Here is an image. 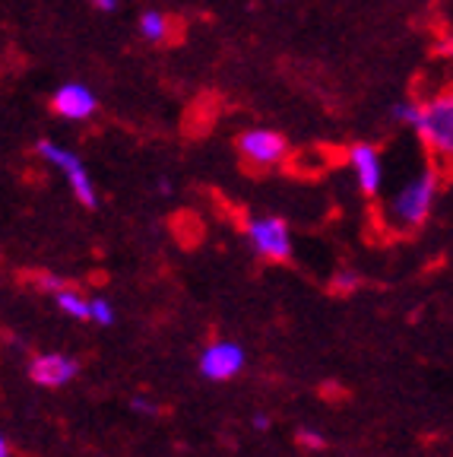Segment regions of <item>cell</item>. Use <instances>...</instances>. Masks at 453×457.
Wrapping results in <instances>:
<instances>
[{
	"instance_id": "cell-1",
	"label": "cell",
	"mask_w": 453,
	"mask_h": 457,
	"mask_svg": "<svg viewBox=\"0 0 453 457\" xmlns=\"http://www.w3.org/2000/svg\"><path fill=\"white\" fill-rule=\"evenodd\" d=\"M438 191H441V171L434 165H425V169L418 171V175H412L390 197L387 222L393 228H403V232L422 228L428 222V216H432L434 204H438Z\"/></svg>"
},
{
	"instance_id": "cell-2",
	"label": "cell",
	"mask_w": 453,
	"mask_h": 457,
	"mask_svg": "<svg viewBox=\"0 0 453 457\" xmlns=\"http://www.w3.org/2000/svg\"><path fill=\"white\" fill-rule=\"evenodd\" d=\"M418 140L425 143V150L434 159H450L453 153V96L441 93L434 99H428L425 105H418L416 121Z\"/></svg>"
},
{
	"instance_id": "cell-3",
	"label": "cell",
	"mask_w": 453,
	"mask_h": 457,
	"mask_svg": "<svg viewBox=\"0 0 453 457\" xmlns=\"http://www.w3.org/2000/svg\"><path fill=\"white\" fill-rule=\"evenodd\" d=\"M36 153L48 165H54V169L64 171V179H67V185H70L73 197H77L86 210L99 207V194H95V185H93V179H89V171H86L83 159H79L77 153H70L67 146H61V143H54V140H38L36 143Z\"/></svg>"
},
{
	"instance_id": "cell-4",
	"label": "cell",
	"mask_w": 453,
	"mask_h": 457,
	"mask_svg": "<svg viewBox=\"0 0 453 457\" xmlns=\"http://www.w3.org/2000/svg\"><path fill=\"white\" fill-rule=\"evenodd\" d=\"M244 232H248V242L254 248V254H260L263 261L283 264V261L292 257V251H295L289 222L279 220V216H254V220H248Z\"/></svg>"
},
{
	"instance_id": "cell-5",
	"label": "cell",
	"mask_w": 453,
	"mask_h": 457,
	"mask_svg": "<svg viewBox=\"0 0 453 457\" xmlns=\"http://www.w3.org/2000/svg\"><path fill=\"white\" fill-rule=\"evenodd\" d=\"M238 153L257 169H273V165L285 162V156H289V140L283 134H276V130L254 128L238 137Z\"/></svg>"
},
{
	"instance_id": "cell-6",
	"label": "cell",
	"mask_w": 453,
	"mask_h": 457,
	"mask_svg": "<svg viewBox=\"0 0 453 457\" xmlns=\"http://www.w3.org/2000/svg\"><path fill=\"white\" fill-rule=\"evenodd\" d=\"M244 346L235 340H216L200 353V375L206 381H228L244 371Z\"/></svg>"
},
{
	"instance_id": "cell-7",
	"label": "cell",
	"mask_w": 453,
	"mask_h": 457,
	"mask_svg": "<svg viewBox=\"0 0 453 457\" xmlns=\"http://www.w3.org/2000/svg\"><path fill=\"white\" fill-rule=\"evenodd\" d=\"M79 375V362L64 353H42L29 362V378L38 387H64Z\"/></svg>"
},
{
	"instance_id": "cell-8",
	"label": "cell",
	"mask_w": 453,
	"mask_h": 457,
	"mask_svg": "<svg viewBox=\"0 0 453 457\" xmlns=\"http://www.w3.org/2000/svg\"><path fill=\"white\" fill-rule=\"evenodd\" d=\"M349 165H352L361 194H368V197L381 194L383 159H381V150H377V146H371V143H355V146H349Z\"/></svg>"
},
{
	"instance_id": "cell-9",
	"label": "cell",
	"mask_w": 453,
	"mask_h": 457,
	"mask_svg": "<svg viewBox=\"0 0 453 457\" xmlns=\"http://www.w3.org/2000/svg\"><path fill=\"white\" fill-rule=\"evenodd\" d=\"M51 108H54L61 118H67V121H89L95 114V108H99V99H95V93L89 86L64 83L51 96Z\"/></svg>"
},
{
	"instance_id": "cell-10",
	"label": "cell",
	"mask_w": 453,
	"mask_h": 457,
	"mask_svg": "<svg viewBox=\"0 0 453 457\" xmlns=\"http://www.w3.org/2000/svg\"><path fill=\"white\" fill-rule=\"evenodd\" d=\"M54 305L61 308L67 318H73V321H89V299H86L79 289H73L70 283L54 293Z\"/></svg>"
},
{
	"instance_id": "cell-11",
	"label": "cell",
	"mask_w": 453,
	"mask_h": 457,
	"mask_svg": "<svg viewBox=\"0 0 453 457\" xmlns=\"http://www.w3.org/2000/svg\"><path fill=\"white\" fill-rule=\"evenodd\" d=\"M140 36L146 38V42H152V45L169 42L171 20L165 13H159V10H146V13L140 16Z\"/></svg>"
},
{
	"instance_id": "cell-12",
	"label": "cell",
	"mask_w": 453,
	"mask_h": 457,
	"mask_svg": "<svg viewBox=\"0 0 453 457\" xmlns=\"http://www.w3.org/2000/svg\"><path fill=\"white\" fill-rule=\"evenodd\" d=\"M89 321L102 324V328H111V324H114V305H111V302L102 299V295L89 299Z\"/></svg>"
},
{
	"instance_id": "cell-13",
	"label": "cell",
	"mask_w": 453,
	"mask_h": 457,
	"mask_svg": "<svg viewBox=\"0 0 453 457\" xmlns=\"http://www.w3.org/2000/svg\"><path fill=\"white\" fill-rule=\"evenodd\" d=\"M416 114H418V105H416V102L403 99V102H397V105H393L390 118H393L397 124H409V128H412V121H416Z\"/></svg>"
},
{
	"instance_id": "cell-14",
	"label": "cell",
	"mask_w": 453,
	"mask_h": 457,
	"mask_svg": "<svg viewBox=\"0 0 453 457\" xmlns=\"http://www.w3.org/2000/svg\"><path fill=\"white\" fill-rule=\"evenodd\" d=\"M32 283H36V289H42V293L54 295L57 289H64V286H67V279L54 277V273H36V277H32Z\"/></svg>"
},
{
	"instance_id": "cell-15",
	"label": "cell",
	"mask_w": 453,
	"mask_h": 457,
	"mask_svg": "<svg viewBox=\"0 0 453 457\" xmlns=\"http://www.w3.org/2000/svg\"><path fill=\"white\" fill-rule=\"evenodd\" d=\"M358 286H361V277L355 270H340L334 277V289H336V293H355Z\"/></svg>"
},
{
	"instance_id": "cell-16",
	"label": "cell",
	"mask_w": 453,
	"mask_h": 457,
	"mask_svg": "<svg viewBox=\"0 0 453 457\" xmlns=\"http://www.w3.org/2000/svg\"><path fill=\"white\" fill-rule=\"evenodd\" d=\"M298 442L305 445V448H326V438L320 436L317 428H301V432H298Z\"/></svg>"
},
{
	"instance_id": "cell-17",
	"label": "cell",
	"mask_w": 453,
	"mask_h": 457,
	"mask_svg": "<svg viewBox=\"0 0 453 457\" xmlns=\"http://www.w3.org/2000/svg\"><path fill=\"white\" fill-rule=\"evenodd\" d=\"M130 410H134V413H140V416H159V407L152 403V400H146V397H134V400H130Z\"/></svg>"
},
{
	"instance_id": "cell-18",
	"label": "cell",
	"mask_w": 453,
	"mask_h": 457,
	"mask_svg": "<svg viewBox=\"0 0 453 457\" xmlns=\"http://www.w3.org/2000/svg\"><path fill=\"white\" fill-rule=\"evenodd\" d=\"M95 7L105 10V13H111V10H118V0H93Z\"/></svg>"
},
{
	"instance_id": "cell-19",
	"label": "cell",
	"mask_w": 453,
	"mask_h": 457,
	"mask_svg": "<svg viewBox=\"0 0 453 457\" xmlns=\"http://www.w3.org/2000/svg\"><path fill=\"white\" fill-rule=\"evenodd\" d=\"M254 428H269V416L257 413V416H254Z\"/></svg>"
},
{
	"instance_id": "cell-20",
	"label": "cell",
	"mask_w": 453,
	"mask_h": 457,
	"mask_svg": "<svg viewBox=\"0 0 453 457\" xmlns=\"http://www.w3.org/2000/svg\"><path fill=\"white\" fill-rule=\"evenodd\" d=\"M0 457H10V442L4 436H0Z\"/></svg>"
},
{
	"instance_id": "cell-21",
	"label": "cell",
	"mask_w": 453,
	"mask_h": 457,
	"mask_svg": "<svg viewBox=\"0 0 453 457\" xmlns=\"http://www.w3.org/2000/svg\"><path fill=\"white\" fill-rule=\"evenodd\" d=\"M159 191H162V194H171V181H159Z\"/></svg>"
}]
</instances>
